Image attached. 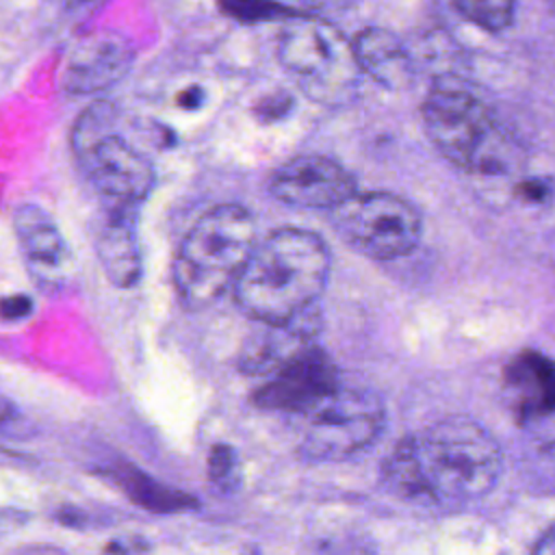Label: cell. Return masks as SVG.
Listing matches in <instances>:
<instances>
[{
  "instance_id": "obj_1",
  "label": "cell",
  "mask_w": 555,
  "mask_h": 555,
  "mask_svg": "<svg viewBox=\"0 0 555 555\" xmlns=\"http://www.w3.org/2000/svg\"><path fill=\"white\" fill-rule=\"evenodd\" d=\"M501 470L492 434L466 416H447L401 438L382 464V481L401 499L447 505L481 499Z\"/></svg>"
},
{
  "instance_id": "obj_2",
  "label": "cell",
  "mask_w": 555,
  "mask_h": 555,
  "mask_svg": "<svg viewBox=\"0 0 555 555\" xmlns=\"http://www.w3.org/2000/svg\"><path fill=\"white\" fill-rule=\"evenodd\" d=\"M330 275L325 241L301 228H280L256 243L234 284L238 308L264 323L282 325L306 314Z\"/></svg>"
},
{
  "instance_id": "obj_3",
  "label": "cell",
  "mask_w": 555,
  "mask_h": 555,
  "mask_svg": "<svg viewBox=\"0 0 555 555\" xmlns=\"http://www.w3.org/2000/svg\"><path fill=\"white\" fill-rule=\"evenodd\" d=\"M254 234V219L238 204H219L204 212L173 258L171 275L180 301L204 308L234 288L256 247Z\"/></svg>"
},
{
  "instance_id": "obj_4",
  "label": "cell",
  "mask_w": 555,
  "mask_h": 555,
  "mask_svg": "<svg viewBox=\"0 0 555 555\" xmlns=\"http://www.w3.org/2000/svg\"><path fill=\"white\" fill-rule=\"evenodd\" d=\"M434 147L455 167L475 173H501L509 147L486 102L455 80L436 82L421 106Z\"/></svg>"
},
{
  "instance_id": "obj_5",
  "label": "cell",
  "mask_w": 555,
  "mask_h": 555,
  "mask_svg": "<svg viewBox=\"0 0 555 555\" xmlns=\"http://www.w3.org/2000/svg\"><path fill=\"white\" fill-rule=\"evenodd\" d=\"M330 215L338 236L375 260L401 258L421 238V217L405 199L392 193H356Z\"/></svg>"
},
{
  "instance_id": "obj_6",
  "label": "cell",
  "mask_w": 555,
  "mask_h": 555,
  "mask_svg": "<svg viewBox=\"0 0 555 555\" xmlns=\"http://www.w3.org/2000/svg\"><path fill=\"white\" fill-rule=\"evenodd\" d=\"M386 425L379 397L362 390H338L308 414L299 455L306 462H338L371 447Z\"/></svg>"
},
{
  "instance_id": "obj_7",
  "label": "cell",
  "mask_w": 555,
  "mask_h": 555,
  "mask_svg": "<svg viewBox=\"0 0 555 555\" xmlns=\"http://www.w3.org/2000/svg\"><path fill=\"white\" fill-rule=\"evenodd\" d=\"M278 54L282 65L314 95L336 93L360 72L351 43L334 26L306 13L284 22Z\"/></svg>"
},
{
  "instance_id": "obj_8",
  "label": "cell",
  "mask_w": 555,
  "mask_h": 555,
  "mask_svg": "<svg viewBox=\"0 0 555 555\" xmlns=\"http://www.w3.org/2000/svg\"><path fill=\"white\" fill-rule=\"evenodd\" d=\"M78 163L104 199V206L139 208L154 186L152 163L113 130L80 154Z\"/></svg>"
},
{
  "instance_id": "obj_9",
  "label": "cell",
  "mask_w": 555,
  "mask_h": 555,
  "mask_svg": "<svg viewBox=\"0 0 555 555\" xmlns=\"http://www.w3.org/2000/svg\"><path fill=\"white\" fill-rule=\"evenodd\" d=\"M340 390L338 371L332 358L317 345L304 349L254 392V403L262 410L308 416Z\"/></svg>"
},
{
  "instance_id": "obj_10",
  "label": "cell",
  "mask_w": 555,
  "mask_h": 555,
  "mask_svg": "<svg viewBox=\"0 0 555 555\" xmlns=\"http://www.w3.org/2000/svg\"><path fill=\"white\" fill-rule=\"evenodd\" d=\"M269 191L286 206L330 212L358 193L353 176L321 154H301L280 165L271 173Z\"/></svg>"
},
{
  "instance_id": "obj_11",
  "label": "cell",
  "mask_w": 555,
  "mask_h": 555,
  "mask_svg": "<svg viewBox=\"0 0 555 555\" xmlns=\"http://www.w3.org/2000/svg\"><path fill=\"white\" fill-rule=\"evenodd\" d=\"M134 63V46L119 30H93L80 37L63 65L61 87L74 95L102 93L117 85Z\"/></svg>"
},
{
  "instance_id": "obj_12",
  "label": "cell",
  "mask_w": 555,
  "mask_h": 555,
  "mask_svg": "<svg viewBox=\"0 0 555 555\" xmlns=\"http://www.w3.org/2000/svg\"><path fill=\"white\" fill-rule=\"evenodd\" d=\"M13 228L33 278L48 288L61 286L69 254L54 219L37 204H22L13 215Z\"/></svg>"
},
{
  "instance_id": "obj_13",
  "label": "cell",
  "mask_w": 555,
  "mask_h": 555,
  "mask_svg": "<svg viewBox=\"0 0 555 555\" xmlns=\"http://www.w3.org/2000/svg\"><path fill=\"white\" fill-rule=\"evenodd\" d=\"M139 208L106 206L95 236V254L108 282L130 288L141 280L143 258L137 234Z\"/></svg>"
},
{
  "instance_id": "obj_14",
  "label": "cell",
  "mask_w": 555,
  "mask_h": 555,
  "mask_svg": "<svg viewBox=\"0 0 555 555\" xmlns=\"http://www.w3.org/2000/svg\"><path fill=\"white\" fill-rule=\"evenodd\" d=\"M312 336L314 327L306 314L282 325H264L243 343L238 369L247 375H273L304 349L314 345Z\"/></svg>"
},
{
  "instance_id": "obj_15",
  "label": "cell",
  "mask_w": 555,
  "mask_h": 555,
  "mask_svg": "<svg viewBox=\"0 0 555 555\" xmlns=\"http://www.w3.org/2000/svg\"><path fill=\"white\" fill-rule=\"evenodd\" d=\"M505 386L518 418L555 414V362L538 351L518 353L505 369Z\"/></svg>"
},
{
  "instance_id": "obj_16",
  "label": "cell",
  "mask_w": 555,
  "mask_h": 555,
  "mask_svg": "<svg viewBox=\"0 0 555 555\" xmlns=\"http://www.w3.org/2000/svg\"><path fill=\"white\" fill-rule=\"evenodd\" d=\"M356 65L386 89H405L412 80L410 56L401 41L384 28H364L351 41Z\"/></svg>"
},
{
  "instance_id": "obj_17",
  "label": "cell",
  "mask_w": 555,
  "mask_h": 555,
  "mask_svg": "<svg viewBox=\"0 0 555 555\" xmlns=\"http://www.w3.org/2000/svg\"><path fill=\"white\" fill-rule=\"evenodd\" d=\"M106 479H111L132 503L154 514H178L197 507V499L189 492L165 486L137 468L130 462H111L98 468Z\"/></svg>"
},
{
  "instance_id": "obj_18",
  "label": "cell",
  "mask_w": 555,
  "mask_h": 555,
  "mask_svg": "<svg viewBox=\"0 0 555 555\" xmlns=\"http://www.w3.org/2000/svg\"><path fill=\"white\" fill-rule=\"evenodd\" d=\"M304 555H375V542L360 529L332 527L312 533Z\"/></svg>"
},
{
  "instance_id": "obj_19",
  "label": "cell",
  "mask_w": 555,
  "mask_h": 555,
  "mask_svg": "<svg viewBox=\"0 0 555 555\" xmlns=\"http://www.w3.org/2000/svg\"><path fill=\"white\" fill-rule=\"evenodd\" d=\"M217 4L223 15L241 24H262V22L284 24L301 15V11H295L293 7L282 4L278 0H217Z\"/></svg>"
},
{
  "instance_id": "obj_20",
  "label": "cell",
  "mask_w": 555,
  "mask_h": 555,
  "mask_svg": "<svg viewBox=\"0 0 555 555\" xmlns=\"http://www.w3.org/2000/svg\"><path fill=\"white\" fill-rule=\"evenodd\" d=\"M451 4L462 17L490 33L505 30L516 11V0H451Z\"/></svg>"
},
{
  "instance_id": "obj_21",
  "label": "cell",
  "mask_w": 555,
  "mask_h": 555,
  "mask_svg": "<svg viewBox=\"0 0 555 555\" xmlns=\"http://www.w3.org/2000/svg\"><path fill=\"white\" fill-rule=\"evenodd\" d=\"M236 466V453L228 444H215L208 455V477L212 483H225L232 479Z\"/></svg>"
},
{
  "instance_id": "obj_22",
  "label": "cell",
  "mask_w": 555,
  "mask_h": 555,
  "mask_svg": "<svg viewBox=\"0 0 555 555\" xmlns=\"http://www.w3.org/2000/svg\"><path fill=\"white\" fill-rule=\"evenodd\" d=\"M33 310V301L26 295H9L0 299V317L4 321H17L28 317Z\"/></svg>"
},
{
  "instance_id": "obj_23",
  "label": "cell",
  "mask_w": 555,
  "mask_h": 555,
  "mask_svg": "<svg viewBox=\"0 0 555 555\" xmlns=\"http://www.w3.org/2000/svg\"><path fill=\"white\" fill-rule=\"evenodd\" d=\"M108 0H61V9L72 20H87L91 17L100 7H104Z\"/></svg>"
},
{
  "instance_id": "obj_24",
  "label": "cell",
  "mask_w": 555,
  "mask_h": 555,
  "mask_svg": "<svg viewBox=\"0 0 555 555\" xmlns=\"http://www.w3.org/2000/svg\"><path fill=\"white\" fill-rule=\"evenodd\" d=\"M531 555H555V525L548 527L542 538L538 540V544L533 546Z\"/></svg>"
},
{
  "instance_id": "obj_25",
  "label": "cell",
  "mask_w": 555,
  "mask_h": 555,
  "mask_svg": "<svg viewBox=\"0 0 555 555\" xmlns=\"http://www.w3.org/2000/svg\"><path fill=\"white\" fill-rule=\"evenodd\" d=\"M546 184H542L540 180H527L522 186H520V193H522V197L525 199H531V202H540V199H544V195H546Z\"/></svg>"
},
{
  "instance_id": "obj_26",
  "label": "cell",
  "mask_w": 555,
  "mask_h": 555,
  "mask_svg": "<svg viewBox=\"0 0 555 555\" xmlns=\"http://www.w3.org/2000/svg\"><path fill=\"white\" fill-rule=\"evenodd\" d=\"M102 555H132V548L128 542L124 540H115V542H108L102 551Z\"/></svg>"
},
{
  "instance_id": "obj_27",
  "label": "cell",
  "mask_w": 555,
  "mask_h": 555,
  "mask_svg": "<svg viewBox=\"0 0 555 555\" xmlns=\"http://www.w3.org/2000/svg\"><path fill=\"white\" fill-rule=\"evenodd\" d=\"M17 555H65V553L52 546H28V548H22Z\"/></svg>"
},
{
  "instance_id": "obj_28",
  "label": "cell",
  "mask_w": 555,
  "mask_h": 555,
  "mask_svg": "<svg viewBox=\"0 0 555 555\" xmlns=\"http://www.w3.org/2000/svg\"><path fill=\"white\" fill-rule=\"evenodd\" d=\"M11 414H13L11 403H9L7 399H2V397H0V425H2V423H9L11 418H15V416H11Z\"/></svg>"
},
{
  "instance_id": "obj_29",
  "label": "cell",
  "mask_w": 555,
  "mask_h": 555,
  "mask_svg": "<svg viewBox=\"0 0 555 555\" xmlns=\"http://www.w3.org/2000/svg\"><path fill=\"white\" fill-rule=\"evenodd\" d=\"M548 2V7H551V11L555 13V0H546Z\"/></svg>"
},
{
  "instance_id": "obj_30",
  "label": "cell",
  "mask_w": 555,
  "mask_h": 555,
  "mask_svg": "<svg viewBox=\"0 0 555 555\" xmlns=\"http://www.w3.org/2000/svg\"><path fill=\"white\" fill-rule=\"evenodd\" d=\"M245 555H260V553H258V551H256V548H251V551H247V553H245Z\"/></svg>"
}]
</instances>
